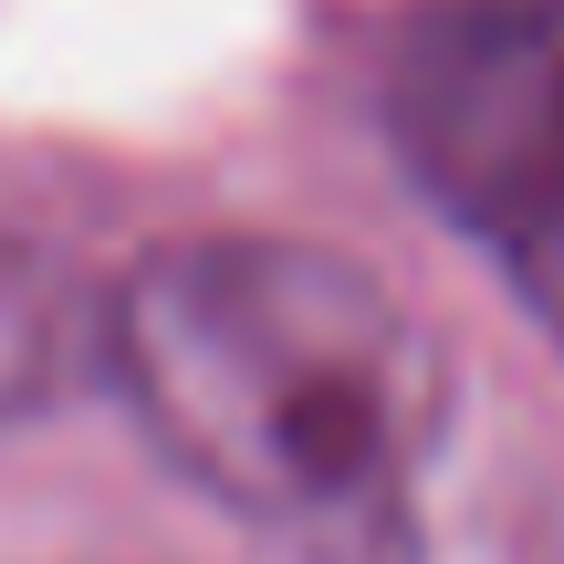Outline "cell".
<instances>
[{
    "mask_svg": "<svg viewBox=\"0 0 564 564\" xmlns=\"http://www.w3.org/2000/svg\"><path fill=\"white\" fill-rule=\"evenodd\" d=\"M137 429L272 554L419 564L449 460V356L398 282L324 241H158L95 324Z\"/></svg>",
    "mask_w": 564,
    "mask_h": 564,
    "instance_id": "cell-1",
    "label": "cell"
},
{
    "mask_svg": "<svg viewBox=\"0 0 564 564\" xmlns=\"http://www.w3.org/2000/svg\"><path fill=\"white\" fill-rule=\"evenodd\" d=\"M387 137L564 345V0H429L387 42Z\"/></svg>",
    "mask_w": 564,
    "mask_h": 564,
    "instance_id": "cell-2",
    "label": "cell"
},
{
    "mask_svg": "<svg viewBox=\"0 0 564 564\" xmlns=\"http://www.w3.org/2000/svg\"><path fill=\"white\" fill-rule=\"evenodd\" d=\"M95 366V314L74 303L63 262H42L21 230H0V429L42 419Z\"/></svg>",
    "mask_w": 564,
    "mask_h": 564,
    "instance_id": "cell-3",
    "label": "cell"
}]
</instances>
